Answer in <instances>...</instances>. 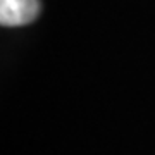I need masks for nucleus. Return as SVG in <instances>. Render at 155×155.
Segmentation results:
<instances>
[{
	"label": "nucleus",
	"instance_id": "nucleus-1",
	"mask_svg": "<svg viewBox=\"0 0 155 155\" xmlns=\"http://www.w3.org/2000/svg\"><path fill=\"white\" fill-rule=\"evenodd\" d=\"M40 9V0H0V24L7 28L31 24Z\"/></svg>",
	"mask_w": 155,
	"mask_h": 155
}]
</instances>
